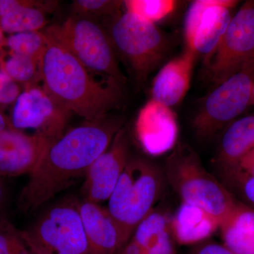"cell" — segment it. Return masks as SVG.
<instances>
[{
	"label": "cell",
	"mask_w": 254,
	"mask_h": 254,
	"mask_svg": "<svg viewBox=\"0 0 254 254\" xmlns=\"http://www.w3.org/2000/svg\"><path fill=\"white\" fill-rule=\"evenodd\" d=\"M6 38L4 36V32L0 28V48L4 46V41Z\"/></svg>",
	"instance_id": "obj_33"
},
{
	"label": "cell",
	"mask_w": 254,
	"mask_h": 254,
	"mask_svg": "<svg viewBox=\"0 0 254 254\" xmlns=\"http://www.w3.org/2000/svg\"><path fill=\"white\" fill-rule=\"evenodd\" d=\"M219 227V222L204 210L185 202H182L172 217V232L175 242L180 245L204 242Z\"/></svg>",
	"instance_id": "obj_19"
},
{
	"label": "cell",
	"mask_w": 254,
	"mask_h": 254,
	"mask_svg": "<svg viewBox=\"0 0 254 254\" xmlns=\"http://www.w3.org/2000/svg\"><path fill=\"white\" fill-rule=\"evenodd\" d=\"M237 169L246 174L254 176V149L242 159Z\"/></svg>",
	"instance_id": "obj_30"
},
{
	"label": "cell",
	"mask_w": 254,
	"mask_h": 254,
	"mask_svg": "<svg viewBox=\"0 0 254 254\" xmlns=\"http://www.w3.org/2000/svg\"><path fill=\"white\" fill-rule=\"evenodd\" d=\"M46 6L41 3L23 1L18 7L0 17V28L10 34L24 32L41 31L46 26Z\"/></svg>",
	"instance_id": "obj_21"
},
{
	"label": "cell",
	"mask_w": 254,
	"mask_h": 254,
	"mask_svg": "<svg viewBox=\"0 0 254 254\" xmlns=\"http://www.w3.org/2000/svg\"><path fill=\"white\" fill-rule=\"evenodd\" d=\"M254 59V1L232 16L218 48L204 64L206 77L217 86Z\"/></svg>",
	"instance_id": "obj_9"
},
{
	"label": "cell",
	"mask_w": 254,
	"mask_h": 254,
	"mask_svg": "<svg viewBox=\"0 0 254 254\" xmlns=\"http://www.w3.org/2000/svg\"><path fill=\"white\" fill-rule=\"evenodd\" d=\"M254 149V113L237 119L224 129L215 163L220 172L235 170Z\"/></svg>",
	"instance_id": "obj_18"
},
{
	"label": "cell",
	"mask_w": 254,
	"mask_h": 254,
	"mask_svg": "<svg viewBox=\"0 0 254 254\" xmlns=\"http://www.w3.org/2000/svg\"><path fill=\"white\" fill-rule=\"evenodd\" d=\"M21 94L18 83L0 69V105L12 104Z\"/></svg>",
	"instance_id": "obj_28"
},
{
	"label": "cell",
	"mask_w": 254,
	"mask_h": 254,
	"mask_svg": "<svg viewBox=\"0 0 254 254\" xmlns=\"http://www.w3.org/2000/svg\"><path fill=\"white\" fill-rule=\"evenodd\" d=\"M47 37L44 32L31 31L12 34L5 39L4 46L13 53L26 55L39 63L46 49Z\"/></svg>",
	"instance_id": "obj_24"
},
{
	"label": "cell",
	"mask_w": 254,
	"mask_h": 254,
	"mask_svg": "<svg viewBox=\"0 0 254 254\" xmlns=\"http://www.w3.org/2000/svg\"><path fill=\"white\" fill-rule=\"evenodd\" d=\"M196 54L186 48L159 71L152 84V100L169 108L180 104L190 88Z\"/></svg>",
	"instance_id": "obj_17"
},
{
	"label": "cell",
	"mask_w": 254,
	"mask_h": 254,
	"mask_svg": "<svg viewBox=\"0 0 254 254\" xmlns=\"http://www.w3.org/2000/svg\"><path fill=\"white\" fill-rule=\"evenodd\" d=\"M167 183L182 202L198 207L221 225L239 200L226 187L207 171L198 154L187 144L178 143L165 160Z\"/></svg>",
	"instance_id": "obj_3"
},
{
	"label": "cell",
	"mask_w": 254,
	"mask_h": 254,
	"mask_svg": "<svg viewBox=\"0 0 254 254\" xmlns=\"http://www.w3.org/2000/svg\"><path fill=\"white\" fill-rule=\"evenodd\" d=\"M6 198V190H5L4 183L1 180V177H0V213L4 208Z\"/></svg>",
	"instance_id": "obj_31"
},
{
	"label": "cell",
	"mask_w": 254,
	"mask_h": 254,
	"mask_svg": "<svg viewBox=\"0 0 254 254\" xmlns=\"http://www.w3.org/2000/svg\"><path fill=\"white\" fill-rule=\"evenodd\" d=\"M69 112L57 105L43 88L27 87L14 103L10 126L15 129H34L54 142L63 136Z\"/></svg>",
	"instance_id": "obj_10"
},
{
	"label": "cell",
	"mask_w": 254,
	"mask_h": 254,
	"mask_svg": "<svg viewBox=\"0 0 254 254\" xmlns=\"http://www.w3.org/2000/svg\"><path fill=\"white\" fill-rule=\"evenodd\" d=\"M9 122L6 120L4 115L0 112V132L4 131L6 128H10Z\"/></svg>",
	"instance_id": "obj_32"
},
{
	"label": "cell",
	"mask_w": 254,
	"mask_h": 254,
	"mask_svg": "<svg viewBox=\"0 0 254 254\" xmlns=\"http://www.w3.org/2000/svg\"><path fill=\"white\" fill-rule=\"evenodd\" d=\"M0 69L17 83L35 86L40 78L38 62L30 57L9 51L7 58L0 57Z\"/></svg>",
	"instance_id": "obj_22"
},
{
	"label": "cell",
	"mask_w": 254,
	"mask_h": 254,
	"mask_svg": "<svg viewBox=\"0 0 254 254\" xmlns=\"http://www.w3.org/2000/svg\"><path fill=\"white\" fill-rule=\"evenodd\" d=\"M126 11L155 23L171 14L177 1L173 0H127L124 1Z\"/></svg>",
	"instance_id": "obj_25"
},
{
	"label": "cell",
	"mask_w": 254,
	"mask_h": 254,
	"mask_svg": "<svg viewBox=\"0 0 254 254\" xmlns=\"http://www.w3.org/2000/svg\"><path fill=\"white\" fill-rule=\"evenodd\" d=\"M254 105V83L252 87V97H251L250 107Z\"/></svg>",
	"instance_id": "obj_34"
},
{
	"label": "cell",
	"mask_w": 254,
	"mask_h": 254,
	"mask_svg": "<svg viewBox=\"0 0 254 254\" xmlns=\"http://www.w3.org/2000/svg\"><path fill=\"white\" fill-rule=\"evenodd\" d=\"M135 129L142 148L148 154H164L176 145V114L172 108L154 100H150L140 110Z\"/></svg>",
	"instance_id": "obj_14"
},
{
	"label": "cell",
	"mask_w": 254,
	"mask_h": 254,
	"mask_svg": "<svg viewBox=\"0 0 254 254\" xmlns=\"http://www.w3.org/2000/svg\"><path fill=\"white\" fill-rule=\"evenodd\" d=\"M254 83V59L205 97L192 122L197 136L210 139L250 107Z\"/></svg>",
	"instance_id": "obj_8"
},
{
	"label": "cell",
	"mask_w": 254,
	"mask_h": 254,
	"mask_svg": "<svg viewBox=\"0 0 254 254\" xmlns=\"http://www.w3.org/2000/svg\"><path fill=\"white\" fill-rule=\"evenodd\" d=\"M222 183L235 195L242 200V203L254 208V176L246 174L239 169L220 172Z\"/></svg>",
	"instance_id": "obj_26"
},
{
	"label": "cell",
	"mask_w": 254,
	"mask_h": 254,
	"mask_svg": "<svg viewBox=\"0 0 254 254\" xmlns=\"http://www.w3.org/2000/svg\"><path fill=\"white\" fill-rule=\"evenodd\" d=\"M53 141L12 127L0 132V177L30 175L36 168Z\"/></svg>",
	"instance_id": "obj_13"
},
{
	"label": "cell",
	"mask_w": 254,
	"mask_h": 254,
	"mask_svg": "<svg viewBox=\"0 0 254 254\" xmlns=\"http://www.w3.org/2000/svg\"><path fill=\"white\" fill-rule=\"evenodd\" d=\"M108 32L116 54L140 81L148 78L170 49L168 37L155 23L127 11L114 18Z\"/></svg>",
	"instance_id": "obj_6"
},
{
	"label": "cell",
	"mask_w": 254,
	"mask_h": 254,
	"mask_svg": "<svg viewBox=\"0 0 254 254\" xmlns=\"http://www.w3.org/2000/svg\"><path fill=\"white\" fill-rule=\"evenodd\" d=\"M129 150L128 133L122 128L87 170L81 190L83 200L100 204L109 199L131 158Z\"/></svg>",
	"instance_id": "obj_11"
},
{
	"label": "cell",
	"mask_w": 254,
	"mask_h": 254,
	"mask_svg": "<svg viewBox=\"0 0 254 254\" xmlns=\"http://www.w3.org/2000/svg\"><path fill=\"white\" fill-rule=\"evenodd\" d=\"M31 254H32L31 252Z\"/></svg>",
	"instance_id": "obj_35"
},
{
	"label": "cell",
	"mask_w": 254,
	"mask_h": 254,
	"mask_svg": "<svg viewBox=\"0 0 254 254\" xmlns=\"http://www.w3.org/2000/svg\"><path fill=\"white\" fill-rule=\"evenodd\" d=\"M219 229L223 245L235 254H254V208L239 201Z\"/></svg>",
	"instance_id": "obj_20"
},
{
	"label": "cell",
	"mask_w": 254,
	"mask_h": 254,
	"mask_svg": "<svg viewBox=\"0 0 254 254\" xmlns=\"http://www.w3.org/2000/svg\"><path fill=\"white\" fill-rule=\"evenodd\" d=\"M167 180L163 168L131 157L108 199V211L121 230L125 245L140 222L154 208Z\"/></svg>",
	"instance_id": "obj_4"
},
{
	"label": "cell",
	"mask_w": 254,
	"mask_h": 254,
	"mask_svg": "<svg viewBox=\"0 0 254 254\" xmlns=\"http://www.w3.org/2000/svg\"><path fill=\"white\" fill-rule=\"evenodd\" d=\"M124 1L117 0H74L71 4L72 16L86 18L99 23L110 20V23L120 13Z\"/></svg>",
	"instance_id": "obj_23"
},
{
	"label": "cell",
	"mask_w": 254,
	"mask_h": 254,
	"mask_svg": "<svg viewBox=\"0 0 254 254\" xmlns=\"http://www.w3.org/2000/svg\"><path fill=\"white\" fill-rule=\"evenodd\" d=\"M118 118L88 122L50 143L18 200V208L33 211L72 185L110 146L122 128Z\"/></svg>",
	"instance_id": "obj_1"
},
{
	"label": "cell",
	"mask_w": 254,
	"mask_h": 254,
	"mask_svg": "<svg viewBox=\"0 0 254 254\" xmlns=\"http://www.w3.org/2000/svg\"><path fill=\"white\" fill-rule=\"evenodd\" d=\"M191 254H235L229 250L223 244L216 242H202L192 251Z\"/></svg>",
	"instance_id": "obj_29"
},
{
	"label": "cell",
	"mask_w": 254,
	"mask_h": 254,
	"mask_svg": "<svg viewBox=\"0 0 254 254\" xmlns=\"http://www.w3.org/2000/svg\"><path fill=\"white\" fill-rule=\"evenodd\" d=\"M46 49L39 60L43 90L57 105L96 121L108 116L123 101V85L113 78H95L66 48L44 32Z\"/></svg>",
	"instance_id": "obj_2"
},
{
	"label": "cell",
	"mask_w": 254,
	"mask_h": 254,
	"mask_svg": "<svg viewBox=\"0 0 254 254\" xmlns=\"http://www.w3.org/2000/svg\"><path fill=\"white\" fill-rule=\"evenodd\" d=\"M0 254H31L20 230L5 218H0Z\"/></svg>",
	"instance_id": "obj_27"
},
{
	"label": "cell",
	"mask_w": 254,
	"mask_h": 254,
	"mask_svg": "<svg viewBox=\"0 0 254 254\" xmlns=\"http://www.w3.org/2000/svg\"><path fill=\"white\" fill-rule=\"evenodd\" d=\"M171 220L165 210L153 208L138 223L118 254H177Z\"/></svg>",
	"instance_id": "obj_15"
},
{
	"label": "cell",
	"mask_w": 254,
	"mask_h": 254,
	"mask_svg": "<svg viewBox=\"0 0 254 254\" xmlns=\"http://www.w3.org/2000/svg\"><path fill=\"white\" fill-rule=\"evenodd\" d=\"M20 235L33 254H90L78 203L48 208Z\"/></svg>",
	"instance_id": "obj_7"
},
{
	"label": "cell",
	"mask_w": 254,
	"mask_h": 254,
	"mask_svg": "<svg viewBox=\"0 0 254 254\" xmlns=\"http://www.w3.org/2000/svg\"><path fill=\"white\" fill-rule=\"evenodd\" d=\"M45 32L66 48L90 72L113 78L122 85L125 83L109 33L101 24L71 16Z\"/></svg>",
	"instance_id": "obj_5"
},
{
	"label": "cell",
	"mask_w": 254,
	"mask_h": 254,
	"mask_svg": "<svg viewBox=\"0 0 254 254\" xmlns=\"http://www.w3.org/2000/svg\"><path fill=\"white\" fill-rule=\"evenodd\" d=\"M235 0H196L189 8L195 33L191 50L204 57V64L216 50L232 17Z\"/></svg>",
	"instance_id": "obj_12"
},
{
	"label": "cell",
	"mask_w": 254,
	"mask_h": 254,
	"mask_svg": "<svg viewBox=\"0 0 254 254\" xmlns=\"http://www.w3.org/2000/svg\"><path fill=\"white\" fill-rule=\"evenodd\" d=\"M78 208L90 254H118L125 242L108 209L84 200L78 203Z\"/></svg>",
	"instance_id": "obj_16"
}]
</instances>
